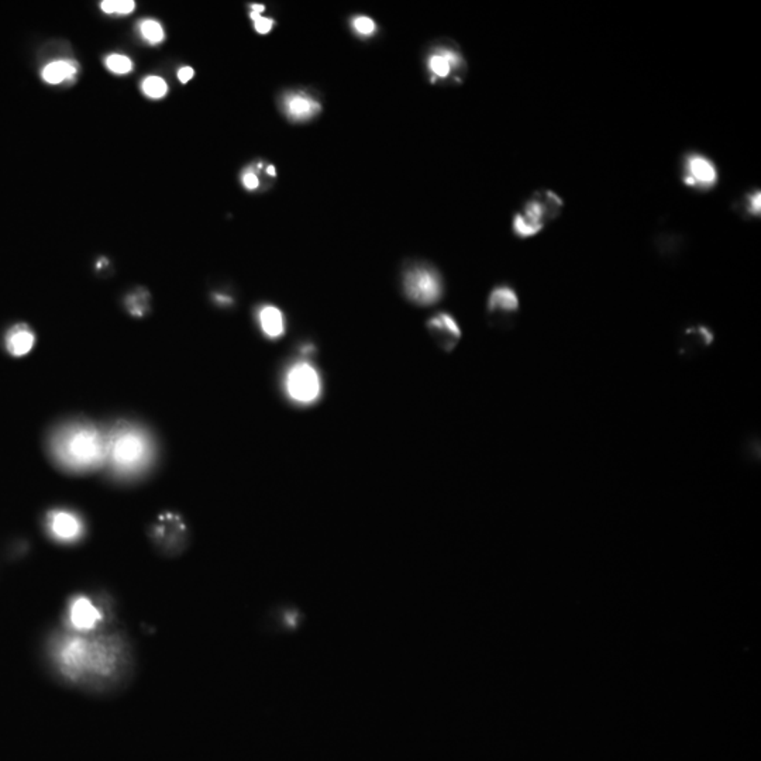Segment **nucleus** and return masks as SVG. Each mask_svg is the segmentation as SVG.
Listing matches in <instances>:
<instances>
[{"label": "nucleus", "mask_w": 761, "mask_h": 761, "mask_svg": "<svg viewBox=\"0 0 761 761\" xmlns=\"http://www.w3.org/2000/svg\"><path fill=\"white\" fill-rule=\"evenodd\" d=\"M51 453L67 470H95L106 462V434L92 425H67L54 433Z\"/></svg>", "instance_id": "1"}, {"label": "nucleus", "mask_w": 761, "mask_h": 761, "mask_svg": "<svg viewBox=\"0 0 761 761\" xmlns=\"http://www.w3.org/2000/svg\"><path fill=\"white\" fill-rule=\"evenodd\" d=\"M152 460V443L148 434L130 425L114 427L106 434V462L116 473L133 476L144 470Z\"/></svg>", "instance_id": "2"}, {"label": "nucleus", "mask_w": 761, "mask_h": 761, "mask_svg": "<svg viewBox=\"0 0 761 761\" xmlns=\"http://www.w3.org/2000/svg\"><path fill=\"white\" fill-rule=\"evenodd\" d=\"M564 209V201L550 189H539L524 203L513 219V231L520 239H531L542 233Z\"/></svg>", "instance_id": "3"}, {"label": "nucleus", "mask_w": 761, "mask_h": 761, "mask_svg": "<svg viewBox=\"0 0 761 761\" xmlns=\"http://www.w3.org/2000/svg\"><path fill=\"white\" fill-rule=\"evenodd\" d=\"M405 294L412 302L429 306L434 305L443 294V283L439 272L430 267H415L407 271L403 279Z\"/></svg>", "instance_id": "4"}, {"label": "nucleus", "mask_w": 761, "mask_h": 761, "mask_svg": "<svg viewBox=\"0 0 761 761\" xmlns=\"http://www.w3.org/2000/svg\"><path fill=\"white\" fill-rule=\"evenodd\" d=\"M286 391L290 399L298 403L315 402L322 392L319 372L308 363L295 364L286 377Z\"/></svg>", "instance_id": "5"}, {"label": "nucleus", "mask_w": 761, "mask_h": 761, "mask_svg": "<svg viewBox=\"0 0 761 761\" xmlns=\"http://www.w3.org/2000/svg\"><path fill=\"white\" fill-rule=\"evenodd\" d=\"M719 180L715 164L699 152H689L682 162V181L687 187L708 191L716 187Z\"/></svg>", "instance_id": "6"}, {"label": "nucleus", "mask_w": 761, "mask_h": 761, "mask_svg": "<svg viewBox=\"0 0 761 761\" xmlns=\"http://www.w3.org/2000/svg\"><path fill=\"white\" fill-rule=\"evenodd\" d=\"M427 330L434 340V343L446 353H451V351L458 345L462 331L458 326L457 320L446 312H440L434 315L427 322Z\"/></svg>", "instance_id": "7"}, {"label": "nucleus", "mask_w": 761, "mask_h": 761, "mask_svg": "<svg viewBox=\"0 0 761 761\" xmlns=\"http://www.w3.org/2000/svg\"><path fill=\"white\" fill-rule=\"evenodd\" d=\"M519 297L513 288L501 285L492 289L488 298V312L495 319L506 322L510 316H515L519 312Z\"/></svg>", "instance_id": "8"}, {"label": "nucleus", "mask_w": 761, "mask_h": 761, "mask_svg": "<svg viewBox=\"0 0 761 761\" xmlns=\"http://www.w3.org/2000/svg\"><path fill=\"white\" fill-rule=\"evenodd\" d=\"M714 340H715V334L707 326L698 324V326L687 327L681 333L680 354L685 356V357L687 356L688 357L698 356L705 348H708L714 343Z\"/></svg>", "instance_id": "9"}, {"label": "nucleus", "mask_w": 761, "mask_h": 761, "mask_svg": "<svg viewBox=\"0 0 761 761\" xmlns=\"http://www.w3.org/2000/svg\"><path fill=\"white\" fill-rule=\"evenodd\" d=\"M282 107L289 119L297 122L312 119L322 109L317 100L305 93H290L285 96Z\"/></svg>", "instance_id": "10"}, {"label": "nucleus", "mask_w": 761, "mask_h": 761, "mask_svg": "<svg viewBox=\"0 0 761 761\" xmlns=\"http://www.w3.org/2000/svg\"><path fill=\"white\" fill-rule=\"evenodd\" d=\"M49 531L60 540H74L82 532V524L77 516L68 512H54L49 517Z\"/></svg>", "instance_id": "11"}, {"label": "nucleus", "mask_w": 761, "mask_h": 761, "mask_svg": "<svg viewBox=\"0 0 761 761\" xmlns=\"http://www.w3.org/2000/svg\"><path fill=\"white\" fill-rule=\"evenodd\" d=\"M429 70L436 78L446 79L448 78L454 71L460 70L462 67V58L461 55L450 48H441L439 52H434L429 58Z\"/></svg>", "instance_id": "12"}, {"label": "nucleus", "mask_w": 761, "mask_h": 761, "mask_svg": "<svg viewBox=\"0 0 761 761\" xmlns=\"http://www.w3.org/2000/svg\"><path fill=\"white\" fill-rule=\"evenodd\" d=\"M34 333L26 326L13 327L6 337L8 351L15 357H23L30 353L34 345Z\"/></svg>", "instance_id": "13"}, {"label": "nucleus", "mask_w": 761, "mask_h": 761, "mask_svg": "<svg viewBox=\"0 0 761 761\" xmlns=\"http://www.w3.org/2000/svg\"><path fill=\"white\" fill-rule=\"evenodd\" d=\"M71 619L77 629L79 630H91L96 626V623L100 619V615L97 609L92 605V602L86 598H78L71 611Z\"/></svg>", "instance_id": "14"}, {"label": "nucleus", "mask_w": 761, "mask_h": 761, "mask_svg": "<svg viewBox=\"0 0 761 761\" xmlns=\"http://www.w3.org/2000/svg\"><path fill=\"white\" fill-rule=\"evenodd\" d=\"M260 326L269 338H278L285 333V320L282 312L275 306H264L258 315Z\"/></svg>", "instance_id": "15"}, {"label": "nucleus", "mask_w": 761, "mask_h": 761, "mask_svg": "<svg viewBox=\"0 0 761 761\" xmlns=\"http://www.w3.org/2000/svg\"><path fill=\"white\" fill-rule=\"evenodd\" d=\"M77 72L78 67L71 61H54L44 67L41 77L47 84L58 85L74 79Z\"/></svg>", "instance_id": "16"}, {"label": "nucleus", "mask_w": 761, "mask_h": 761, "mask_svg": "<svg viewBox=\"0 0 761 761\" xmlns=\"http://www.w3.org/2000/svg\"><path fill=\"white\" fill-rule=\"evenodd\" d=\"M140 33L143 38L152 45L159 44L161 41H164V37H165L162 26L159 24V22L154 19H144L140 23Z\"/></svg>", "instance_id": "17"}, {"label": "nucleus", "mask_w": 761, "mask_h": 761, "mask_svg": "<svg viewBox=\"0 0 761 761\" xmlns=\"http://www.w3.org/2000/svg\"><path fill=\"white\" fill-rule=\"evenodd\" d=\"M106 68L116 75H126L133 70V63L129 56L122 54H111L104 61Z\"/></svg>", "instance_id": "18"}, {"label": "nucleus", "mask_w": 761, "mask_h": 761, "mask_svg": "<svg viewBox=\"0 0 761 761\" xmlns=\"http://www.w3.org/2000/svg\"><path fill=\"white\" fill-rule=\"evenodd\" d=\"M141 89L146 96L151 99H161L166 95L168 85L159 77H147L141 84Z\"/></svg>", "instance_id": "19"}, {"label": "nucleus", "mask_w": 761, "mask_h": 761, "mask_svg": "<svg viewBox=\"0 0 761 761\" xmlns=\"http://www.w3.org/2000/svg\"><path fill=\"white\" fill-rule=\"evenodd\" d=\"M100 8L104 13L109 15H130L134 10L136 3L133 0H104V2L100 3Z\"/></svg>", "instance_id": "20"}, {"label": "nucleus", "mask_w": 761, "mask_h": 761, "mask_svg": "<svg viewBox=\"0 0 761 761\" xmlns=\"http://www.w3.org/2000/svg\"><path fill=\"white\" fill-rule=\"evenodd\" d=\"M760 192L754 191L751 194H747L744 196V199L742 201V206L740 209L744 212V216H750V217H758L760 216Z\"/></svg>", "instance_id": "21"}, {"label": "nucleus", "mask_w": 761, "mask_h": 761, "mask_svg": "<svg viewBox=\"0 0 761 761\" xmlns=\"http://www.w3.org/2000/svg\"><path fill=\"white\" fill-rule=\"evenodd\" d=\"M353 27L354 30L361 34V36H371L374 34L375 31V23L372 19L370 17H366V16H360V17H356L353 20Z\"/></svg>", "instance_id": "22"}, {"label": "nucleus", "mask_w": 761, "mask_h": 761, "mask_svg": "<svg viewBox=\"0 0 761 761\" xmlns=\"http://www.w3.org/2000/svg\"><path fill=\"white\" fill-rule=\"evenodd\" d=\"M250 17L253 19V22H254V24H256L257 33H260V34H267V33L271 31V29H272V26H274V20L267 19V17H262L261 15L254 13V12H251Z\"/></svg>", "instance_id": "23"}, {"label": "nucleus", "mask_w": 761, "mask_h": 761, "mask_svg": "<svg viewBox=\"0 0 761 761\" xmlns=\"http://www.w3.org/2000/svg\"><path fill=\"white\" fill-rule=\"evenodd\" d=\"M243 184H244V187H246L249 191H254V189L258 188L260 181H258V177H257V175H256L254 172L247 171V172L243 175Z\"/></svg>", "instance_id": "24"}, {"label": "nucleus", "mask_w": 761, "mask_h": 761, "mask_svg": "<svg viewBox=\"0 0 761 761\" xmlns=\"http://www.w3.org/2000/svg\"><path fill=\"white\" fill-rule=\"evenodd\" d=\"M194 74L195 71L191 68V67H184L178 71V79L182 82V84H187L189 82L192 78H194Z\"/></svg>", "instance_id": "25"}, {"label": "nucleus", "mask_w": 761, "mask_h": 761, "mask_svg": "<svg viewBox=\"0 0 761 761\" xmlns=\"http://www.w3.org/2000/svg\"><path fill=\"white\" fill-rule=\"evenodd\" d=\"M251 10H253L254 13H258V15H261V13H262V12L265 10V8H264L262 5H251Z\"/></svg>", "instance_id": "26"}, {"label": "nucleus", "mask_w": 761, "mask_h": 761, "mask_svg": "<svg viewBox=\"0 0 761 761\" xmlns=\"http://www.w3.org/2000/svg\"><path fill=\"white\" fill-rule=\"evenodd\" d=\"M267 172L271 175V177H275V168H274L272 165H269V166L267 168Z\"/></svg>", "instance_id": "27"}]
</instances>
